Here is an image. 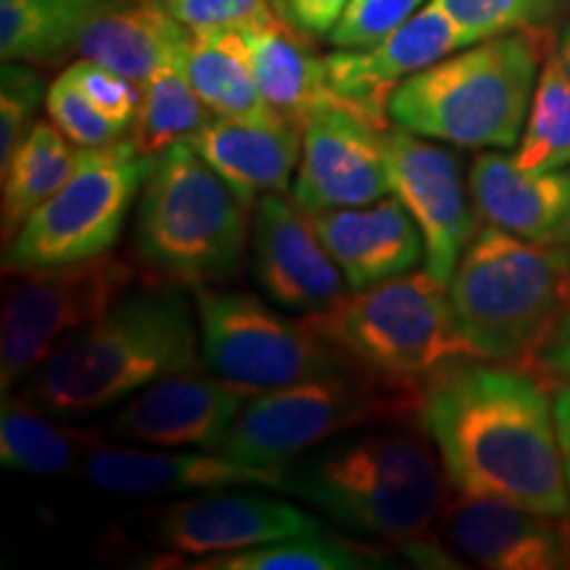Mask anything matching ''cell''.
<instances>
[{
	"label": "cell",
	"mask_w": 570,
	"mask_h": 570,
	"mask_svg": "<svg viewBox=\"0 0 570 570\" xmlns=\"http://www.w3.org/2000/svg\"><path fill=\"white\" fill-rule=\"evenodd\" d=\"M420 428L449 487L562 518L570 483L547 391L520 370L458 360L423 383Z\"/></svg>",
	"instance_id": "1"
},
{
	"label": "cell",
	"mask_w": 570,
	"mask_h": 570,
	"mask_svg": "<svg viewBox=\"0 0 570 570\" xmlns=\"http://www.w3.org/2000/svg\"><path fill=\"white\" fill-rule=\"evenodd\" d=\"M433 449L423 428H356L291 460L277 491L312 504L344 531L399 544L417 566L452 568V558L428 539L449 504V481Z\"/></svg>",
	"instance_id": "2"
},
{
	"label": "cell",
	"mask_w": 570,
	"mask_h": 570,
	"mask_svg": "<svg viewBox=\"0 0 570 570\" xmlns=\"http://www.w3.org/2000/svg\"><path fill=\"white\" fill-rule=\"evenodd\" d=\"M202 365L198 317L183 291H130L63 338L27 377L21 396L59 420H82Z\"/></svg>",
	"instance_id": "3"
},
{
	"label": "cell",
	"mask_w": 570,
	"mask_h": 570,
	"mask_svg": "<svg viewBox=\"0 0 570 570\" xmlns=\"http://www.w3.org/2000/svg\"><path fill=\"white\" fill-rule=\"evenodd\" d=\"M454 327L473 360H523L570 309V244H539L483 227L446 283Z\"/></svg>",
	"instance_id": "4"
},
{
	"label": "cell",
	"mask_w": 570,
	"mask_h": 570,
	"mask_svg": "<svg viewBox=\"0 0 570 570\" xmlns=\"http://www.w3.org/2000/svg\"><path fill=\"white\" fill-rule=\"evenodd\" d=\"M544 59L539 32L473 42L399 85L389 104L391 122L462 148H512Z\"/></svg>",
	"instance_id": "5"
},
{
	"label": "cell",
	"mask_w": 570,
	"mask_h": 570,
	"mask_svg": "<svg viewBox=\"0 0 570 570\" xmlns=\"http://www.w3.org/2000/svg\"><path fill=\"white\" fill-rule=\"evenodd\" d=\"M132 244L148 267L177 285L225 283L244 265L248 209L194 142L180 140L156 156L146 177Z\"/></svg>",
	"instance_id": "6"
},
{
	"label": "cell",
	"mask_w": 570,
	"mask_h": 570,
	"mask_svg": "<svg viewBox=\"0 0 570 570\" xmlns=\"http://www.w3.org/2000/svg\"><path fill=\"white\" fill-rule=\"evenodd\" d=\"M420 394V386L389 381L362 367L306 377L246 402L230 436L214 452L248 465L283 470L291 460L341 433L404 423L417 415Z\"/></svg>",
	"instance_id": "7"
},
{
	"label": "cell",
	"mask_w": 570,
	"mask_h": 570,
	"mask_svg": "<svg viewBox=\"0 0 570 570\" xmlns=\"http://www.w3.org/2000/svg\"><path fill=\"white\" fill-rule=\"evenodd\" d=\"M306 320L354 365L407 386L423 389L441 367L473 360L454 327L446 285L425 269L354 291Z\"/></svg>",
	"instance_id": "8"
},
{
	"label": "cell",
	"mask_w": 570,
	"mask_h": 570,
	"mask_svg": "<svg viewBox=\"0 0 570 570\" xmlns=\"http://www.w3.org/2000/svg\"><path fill=\"white\" fill-rule=\"evenodd\" d=\"M156 156L132 138L80 148L75 173L3 248L6 275L69 265L117 246Z\"/></svg>",
	"instance_id": "9"
},
{
	"label": "cell",
	"mask_w": 570,
	"mask_h": 570,
	"mask_svg": "<svg viewBox=\"0 0 570 570\" xmlns=\"http://www.w3.org/2000/svg\"><path fill=\"white\" fill-rule=\"evenodd\" d=\"M196 317L204 370L246 396L360 367L309 320L285 317L246 291L202 285L196 288Z\"/></svg>",
	"instance_id": "10"
},
{
	"label": "cell",
	"mask_w": 570,
	"mask_h": 570,
	"mask_svg": "<svg viewBox=\"0 0 570 570\" xmlns=\"http://www.w3.org/2000/svg\"><path fill=\"white\" fill-rule=\"evenodd\" d=\"M0 331V386L11 394L63 338L92 323L125 294L138 269L106 252L69 265L13 273Z\"/></svg>",
	"instance_id": "11"
},
{
	"label": "cell",
	"mask_w": 570,
	"mask_h": 570,
	"mask_svg": "<svg viewBox=\"0 0 570 570\" xmlns=\"http://www.w3.org/2000/svg\"><path fill=\"white\" fill-rule=\"evenodd\" d=\"M391 194L404 204L425 240V273L439 283L452 281L462 252L475 233L470 185L460 159L449 148L404 127L383 130Z\"/></svg>",
	"instance_id": "12"
},
{
	"label": "cell",
	"mask_w": 570,
	"mask_h": 570,
	"mask_svg": "<svg viewBox=\"0 0 570 570\" xmlns=\"http://www.w3.org/2000/svg\"><path fill=\"white\" fill-rule=\"evenodd\" d=\"M248 487L214 489L177 499L142 512L156 544L177 558H209L267 541L323 531V523L288 499L244 491Z\"/></svg>",
	"instance_id": "13"
},
{
	"label": "cell",
	"mask_w": 570,
	"mask_h": 570,
	"mask_svg": "<svg viewBox=\"0 0 570 570\" xmlns=\"http://www.w3.org/2000/svg\"><path fill=\"white\" fill-rule=\"evenodd\" d=\"M468 46L473 42L458 21L431 0L389 38L367 48H336L327 53V85L338 104L377 130H389V104L399 85Z\"/></svg>",
	"instance_id": "14"
},
{
	"label": "cell",
	"mask_w": 570,
	"mask_h": 570,
	"mask_svg": "<svg viewBox=\"0 0 570 570\" xmlns=\"http://www.w3.org/2000/svg\"><path fill=\"white\" fill-rule=\"evenodd\" d=\"M383 130L338 101L317 106L304 122L302 161L291 198L306 214L365 206L389 196Z\"/></svg>",
	"instance_id": "15"
},
{
	"label": "cell",
	"mask_w": 570,
	"mask_h": 570,
	"mask_svg": "<svg viewBox=\"0 0 570 570\" xmlns=\"http://www.w3.org/2000/svg\"><path fill=\"white\" fill-rule=\"evenodd\" d=\"M252 273L269 302L317 315L346 296V277L294 198L269 194L254 206Z\"/></svg>",
	"instance_id": "16"
},
{
	"label": "cell",
	"mask_w": 570,
	"mask_h": 570,
	"mask_svg": "<svg viewBox=\"0 0 570 570\" xmlns=\"http://www.w3.org/2000/svg\"><path fill=\"white\" fill-rule=\"evenodd\" d=\"M246 394L209 370L161 377L127 399L106 423L122 444L161 449H217L246 407Z\"/></svg>",
	"instance_id": "17"
},
{
	"label": "cell",
	"mask_w": 570,
	"mask_h": 570,
	"mask_svg": "<svg viewBox=\"0 0 570 570\" xmlns=\"http://www.w3.org/2000/svg\"><path fill=\"white\" fill-rule=\"evenodd\" d=\"M82 479L98 491L117 497H169L202 494L214 489L262 487L281 489L283 470L259 468L212 452H177V449L140 444H104L88 454L80 468Z\"/></svg>",
	"instance_id": "18"
},
{
	"label": "cell",
	"mask_w": 570,
	"mask_h": 570,
	"mask_svg": "<svg viewBox=\"0 0 570 570\" xmlns=\"http://www.w3.org/2000/svg\"><path fill=\"white\" fill-rule=\"evenodd\" d=\"M554 518L487 497H465L446 504V537L465 558L494 570L570 568L568 529Z\"/></svg>",
	"instance_id": "19"
},
{
	"label": "cell",
	"mask_w": 570,
	"mask_h": 570,
	"mask_svg": "<svg viewBox=\"0 0 570 570\" xmlns=\"http://www.w3.org/2000/svg\"><path fill=\"white\" fill-rule=\"evenodd\" d=\"M190 142L235 198L254 209L259 198L288 194L302 161L304 130L283 117H212Z\"/></svg>",
	"instance_id": "20"
},
{
	"label": "cell",
	"mask_w": 570,
	"mask_h": 570,
	"mask_svg": "<svg viewBox=\"0 0 570 570\" xmlns=\"http://www.w3.org/2000/svg\"><path fill=\"white\" fill-rule=\"evenodd\" d=\"M312 223L344 273L348 291L412 273L425 256L423 233L396 196L317 212L312 214Z\"/></svg>",
	"instance_id": "21"
},
{
	"label": "cell",
	"mask_w": 570,
	"mask_h": 570,
	"mask_svg": "<svg viewBox=\"0 0 570 570\" xmlns=\"http://www.w3.org/2000/svg\"><path fill=\"white\" fill-rule=\"evenodd\" d=\"M470 196L489 225L539 244H566L570 230V167L525 173L512 156L489 151L470 167Z\"/></svg>",
	"instance_id": "22"
},
{
	"label": "cell",
	"mask_w": 570,
	"mask_h": 570,
	"mask_svg": "<svg viewBox=\"0 0 570 570\" xmlns=\"http://www.w3.org/2000/svg\"><path fill=\"white\" fill-rule=\"evenodd\" d=\"M190 35L164 0H104L77 42V56L142 85L161 63L185 56Z\"/></svg>",
	"instance_id": "23"
},
{
	"label": "cell",
	"mask_w": 570,
	"mask_h": 570,
	"mask_svg": "<svg viewBox=\"0 0 570 570\" xmlns=\"http://www.w3.org/2000/svg\"><path fill=\"white\" fill-rule=\"evenodd\" d=\"M252 53L256 85L269 109L304 130L306 117L327 101H336L327 85L325 56L320 59L306 48V40L285 24L254 27L240 32Z\"/></svg>",
	"instance_id": "24"
},
{
	"label": "cell",
	"mask_w": 570,
	"mask_h": 570,
	"mask_svg": "<svg viewBox=\"0 0 570 570\" xmlns=\"http://www.w3.org/2000/svg\"><path fill=\"white\" fill-rule=\"evenodd\" d=\"M104 444L101 431L67 425L21 394H3L0 412V465L13 473L56 479L82 468L88 454Z\"/></svg>",
	"instance_id": "25"
},
{
	"label": "cell",
	"mask_w": 570,
	"mask_h": 570,
	"mask_svg": "<svg viewBox=\"0 0 570 570\" xmlns=\"http://www.w3.org/2000/svg\"><path fill=\"white\" fill-rule=\"evenodd\" d=\"M185 71H188V80L198 98L209 106L214 117H281L262 98L252 53H248L246 38L240 32L209 30L190 35L188 51H185Z\"/></svg>",
	"instance_id": "26"
},
{
	"label": "cell",
	"mask_w": 570,
	"mask_h": 570,
	"mask_svg": "<svg viewBox=\"0 0 570 570\" xmlns=\"http://www.w3.org/2000/svg\"><path fill=\"white\" fill-rule=\"evenodd\" d=\"M77 159H80V148L51 119L35 122L27 138L13 151L9 167L0 173V177H3V204H0L3 248L11 244L21 225L48 198L59 194L63 183L75 173Z\"/></svg>",
	"instance_id": "27"
},
{
	"label": "cell",
	"mask_w": 570,
	"mask_h": 570,
	"mask_svg": "<svg viewBox=\"0 0 570 570\" xmlns=\"http://www.w3.org/2000/svg\"><path fill=\"white\" fill-rule=\"evenodd\" d=\"M104 0H0V56L56 67L77 53L85 27Z\"/></svg>",
	"instance_id": "28"
},
{
	"label": "cell",
	"mask_w": 570,
	"mask_h": 570,
	"mask_svg": "<svg viewBox=\"0 0 570 570\" xmlns=\"http://www.w3.org/2000/svg\"><path fill=\"white\" fill-rule=\"evenodd\" d=\"M209 119V106L188 80L185 56H177L140 85V109L130 138L142 154L159 156L175 142L194 138Z\"/></svg>",
	"instance_id": "29"
},
{
	"label": "cell",
	"mask_w": 570,
	"mask_h": 570,
	"mask_svg": "<svg viewBox=\"0 0 570 570\" xmlns=\"http://www.w3.org/2000/svg\"><path fill=\"white\" fill-rule=\"evenodd\" d=\"M381 554L365 547L327 537L323 531L302 533L246 547L225 554L196 558V562H177L188 570H365L381 566Z\"/></svg>",
	"instance_id": "30"
},
{
	"label": "cell",
	"mask_w": 570,
	"mask_h": 570,
	"mask_svg": "<svg viewBox=\"0 0 570 570\" xmlns=\"http://www.w3.org/2000/svg\"><path fill=\"white\" fill-rule=\"evenodd\" d=\"M512 159L525 173H554L570 167V80L554 51L547 53L541 67Z\"/></svg>",
	"instance_id": "31"
},
{
	"label": "cell",
	"mask_w": 570,
	"mask_h": 570,
	"mask_svg": "<svg viewBox=\"0 0 570 570\" xmlns=\"http://www.w3.org/2000/svg\"><path fill=\"white\" fill-rule=\"evenodd\" d=\"M468 35L481 42L512 32H541L552 24L570 0H436Z\"/></svg>",
	"instance_id": "32"
},
{
	"label": "cell",
	"mask_w": 570,
	"mask_h": 570,
	"mask_svg": "<svg viewBox=\"0 0 570 570\" xmlns=\"http://www.w3.org/2000/svg\"><path fill=\"white\" fill-rule=\"evenodd\" d=\"M48 88L40 71L24 61H3L0 71V173L35 127V114L46 101Z\"/></svg>",
	"instance_id": "33"
},
{
	"label": "cell",
	"mask_w": 570,
	"mask_h": 570,
	"mask_svg": "<svg viewBox=\"0 0 570 570\" xmlns=\"http://www.w3.org/2000/svg\"><path fill=\"white\" fill-rule=\"evenodd\" d=\"M46 111L48 119H51L77 148L106 146V142L125 138L127 132V127L106 117V114L98 109V106L92 104L67 75H63V71L48 85Z\"/></svg>",
	"instance_id": "34"
},
{
	"label": "cell",
	"mask_w": 570,
	"mask_h": 570,
	"mask_svg": "<svg viewBox=\"0 0 570 570\" xmlns=\"http://www.w3.org/2000/svg\"><path fill=\"white\" fill-rule=\"evenodd\" d=\"M431 0H348L344 17L331 32L333 48H367L389 38Z\"/></svg>",
	"instance_id": "35"
},
{
	"label": "cell",
	"mask_w": 570,
	"mask_h": 570,
	"mask_svg": "<svg viewBox=\"0 0 570 570\" xmlns=\"http://www.w3.org/2000/svg\"><path fill=\"white\" fill-rule=\"evenodd\" d=\"M164 3L190 32H246L281 19L273 0H164Z\"/></svg>",
	"instance_id": "36"
},
{
	"label": "cell",
	"mask_w": 570,
	"mask_h": 570,
	"mask_svg": "<svg viewBox=\"0 0 570 570\" xmlns=\"http://www.w3.org/2000/svg\"><path fill=\"white\" fill-rule=\"evenodd\" d=\"M63 75L80 88L106 117L130 130L140 109V85H135L117 71L106 69L104 63L80 59L69 63Z\"/></svg>",
	"instance_id": "37"
},
{
	"label": "cell",
	"mask_w": 570,
	"mask_h": 570,
	"mask_svg": "<svg viewBox=\"0 0 570 570\" xmlns=\"http://www.w3.org/2000/svg\"><path fill=\"white\" fill-rule=\"evenodd\" d=\"M277 17L304 40L331 38L348 0H273Z\"/></svg>",
	"instance_id": "38"
},
{
	"label": "cell",
	"mask_w": 570,
	"mask_h": 570,
	"mask_svg": "<svg viewBox=\"0 0 570 570\" xmlns=\"http://www.w3.org/2000/svg\"><path fill=\"white\" fill-rule=\"evenodd\" d=\"M539 362L547 373L558 375L562 381L570 383V309L568 315L560 320V325L554 327L550 341L541 346Z\"/></svg>",
	"instance_id": "39"
},
{
	"label": "cell",
	"mask_w": 570,
	"mask_h": 570,
	"mask_svg": "<svg viewBox=\"0 0 570 570\" xmlns=\"http://www.w3.org/2000/svg\"><path fill=\"white\" fill-rule=\"evenodd\" d=\"M554 423H558V436L562 446V460H566V473L570 483V383L558 389L554 394Z\"/></svg>",
	"instance_id": "40"
},
{
	"label": "cell",
	"mask_w": 570,
	"mask_h": 570,
	"mask_svg": "<svg viewBox=\"0 0 570 570\" xmlns=\"http://www.w3.org/2000/svg\"><path fill=\"white\" fill-rule=\"evenodd\" d=\"M554 53H558V59L562 63V69H566L568 80H570V24L562 30L560 40H558V48H554Z\"/></svg>",
	"instance_id": "41"
},
{
	"label": "cell",
	"mask_w": 570,
	"mask_h": 570,
	"mask_svg": "<svg viewBox=\"0 0 570 570\" xmlns=\"http://www.w3.org/2000/svg\"><path fill=\"white\" fill-rule=\"evenodd\" d=\"M568 537H570V518H568Z\"/></svg>",
	"instance_id": "42"
},
{
	"label": "cell",
	"mask_w": 570,
	"mask_h": 570,
	"mask_svg": "<svg viewBox=\"0 0 570 570\" xmlns=\"http://www.w3.org/2000/svg\"><path fill=\"white\" fill-rule=\"evenodd\" d=\"M566 244H570V230H568V238H566Z\"/></svg>",
	"instance_id": "43"
}]
</instances>
